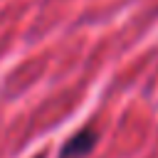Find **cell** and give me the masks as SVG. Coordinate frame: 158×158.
Here are the masks:
<instances>
[{
  "instance_id": "obj_2",
  "label": "cell",
  "mask_w": 158,
  "mask_h": 158,
  "mask_svg": "<svg viewBox=\"0 0 158 158\" xmlns=\"http://www.w3.org/2000/svg\"><path fill=\"white\" fill-rule=\"evenodd\" d=\"M37 158H44V156H37Z\"/></svg>"
},
{
  "instance_id": "obj_1",
  "label": "cell",
  "mask_w": 158,
  "mask_h": 158,
  "mask_svg": "<svg viewBox=\"0 0 158 158\" xmlns=\"http://www.w3.org/2000/svg\"><path fill=\"white\" fill-rule=\"evenodd\" d=\"M96 138H99V133H96L94 128H84V131L74 133V136L62 146L59 158H84L86 153H91Z\"/></svg>"
}]
</instances>
